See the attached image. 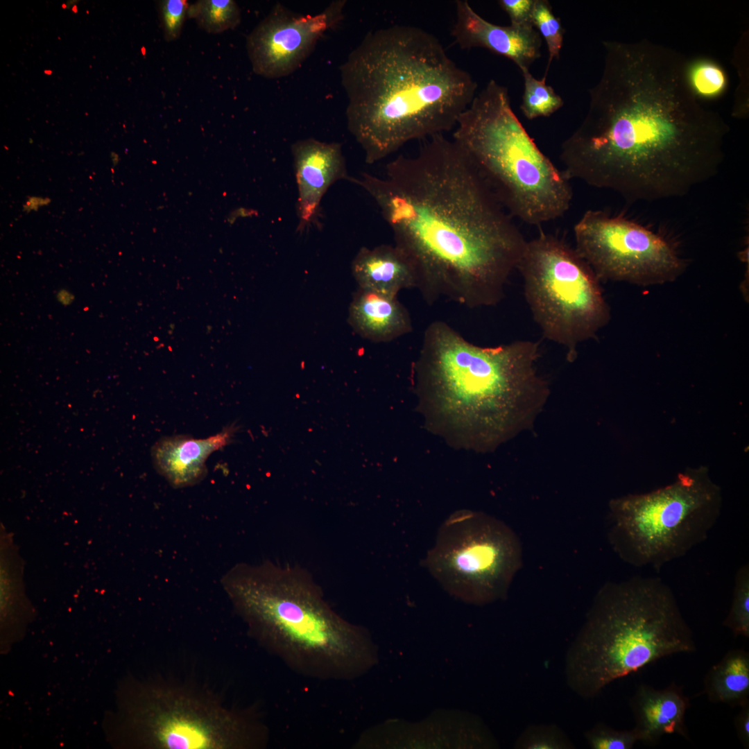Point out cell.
<instances>
[{
	"label": "cell",
	"mask_w": 749,
	"mask_h": 749,
	"mask_svg": "<svg viewBox=\"0 0 749 749\" xmlns=\"http://www.w3.org/2000/svg\"><path fill=\"white\" fill-rule=\"evenodd\" d=\"M603 46L586 116L561 146L568 178L630 202L684 196L712 178L729 128L695 93L689 61L646 40Z\"/></svg>",
	"instance_id": "cell-1"
},
{
	"label": "cell",
	"mask_w": 749,
	"mask_h": 749,
	"mask_svg": "<svg viewBox=\"0 0 749 749\" xmlns=\"http://www.w3.org/2000/svg\"><path fill=\"white\" fill-rule=\"evenodd\" d=\"M349 182L377 204L427 303L503 299L527 241L456 141L434 135L388 163L384 178L364 172Z\"/></svg>",
	"instance_id": "cell-2"
},
{
	"label": "cell",
	"mask_w": 749,
	"mask_h": 749,
	"mask_svg": "<svg viewBox=\"0 0 749 749\" xmlns=\"http://www.w3.org/2000/svg\"><path fill=\"white\" fill-rule=\"evenodd\" d=\"M340 73L347 129L369 164L455 128L477 88L436 36L411 25L368 32Z\"/></svg>",
	"instance_id": "cell-3"
},
{
	"label": "cell",
	"mask_w": 749,
	"mask_h": 749,
	"mask_svg": "<svg viewBox=\"0 0 749 749\" xmlns=\"http://www.w3.org/2000/svg\"><path fill=\"white\" fill-rule=\"evenodd\" d=\"M539 356L537 342L481 347L444 321L432 322L413 365L414 390L427 429L454 447L495 449L548 395L536 368Z\"/></svg>",
	"instance_id": "cell-4"
},
{
	"label": "cell",
	"mask_w": 749,
	"mask_h": 749,
	"mask_svg": "<svg viewBox=\"0 0 749 749\" xmlns=\"http://www.w3.org/2000/svg\"><path fill=\"white\" fill-rule=\"evenodd\" d=\"M221 583L253 636L295 673L350 680L376 662L367 630L336 612L304 568L240 562Z\"/></svg>",
	"instance_id": "cell-5"
},
{
	"label": "cell",
	"mask_w": 749,
	"mask_h": 749,
	"mask_svg": "<svg viewBox=\"0 0 749 749\" xmlns=\"http://www.w3.org/2000/svg\"><path fill=\"white\" fill-rule=\"evenodd\" d=\"M696 649L674 593L661 578L635 576L608 582L568 647L565 680L574 693L590 700L616 680Z\"/></svg>",
	"instance_id": "cell-6"
},
{
	"label": "cell",
	"mask_w": 749,
	"mask_h": 749,
	"mask_svg": "<svg viewBox=\"0 0 749 749\" xmlns=\"http://www.w3.org/2000/svg\"><path fill=\"white\" fill-rule=\"evenodd\" d=\"M491 80L460 115L453 139L467 153L508 213L540 225L569 209L570 179L537 147Z\"/></svg>",
	"instance_id": "cell-7"
},
{
	"label": "cell",
	"mask_w": 749,
	"mask_h": 749,
	"mask_svg": "<svg viewBox=\"0 0 749 749\" xmlns=\"http://www.w3.org/2000/svg\"><path fill=\"white\" fill-rule=\"evenodd\" d=\"M722 507V490L707 467H688L664 487L612 499L608 540L623 562L657 571L705 542Z\"/></svg>",
	"instance_id": "cell-8"
},
{
	"label": "cell",
	"mask_w": 749,
	"mask_h": 749,
	"mask_svg": "<svg viewBox=\"0 0 749 749\" xmlns=\"http://www.w3.org/2000/svg\"><path fill=\"white\" fill-rule=\"evenodd\" d=\"M107 734L123 735L137 745L154 748H257L265 746L268 730L246 710L233 712L209 698L169 686L140 685L123 698Z\"/></svg>",
	"instance_id": "cell-9"
},
{
	"label": "cell",
	"mask_w": 749,
	"mask_h": 749,
	"mask_svg": "<svg viewBox=\"0 0 749 749\" xmlns=\"http://www.w3.org/2000/svg\"><path fill=\"white\" fill-rule=\"evenodd\" d=\"M517 269L544 337L562 345L573 361L578 346L610 318L600 279L575 248L544 233L527 241Z\"/></svg>",
	"instance_id": "cell-10"
},
{
	"label": "cell",
	"mask_w": 749,
	"mask_h": 749,
	"mask_svg": "<svg viewBox=\"0 0 749 749\" xmlns=\"http://www.w3.org/2000/svg\"><path fill=\"white\" fill-rule=\"evenodd\" d=\"M522 562L514 531L483 512L460 510L438 529L424 564L450 594L485 604L504 598Z\"/></svg>",
	"instance_id": "cell-11"
},
{
	"label": "cell",
	"mask_w": 749,
	"mask_h": 749,
	"mask_svg": "<svg viewBox=\"0 0 749 749\" xmlns=\"http://www.w3.org/2000/svg\"><path fill=\"white\" fill-rule=\"evenodd\" d=\"M574 233L576 250L600 280L660 284L674 281L686 268L672 243L623 215L588 210Z\"/></svg>",
	"instance_id": "cell-12"
},
{
	"label": "cell",
	"mask_w": 749,
	"mask_h": 749,
	"mask_svg": "<svg viewBox=\"0 0 749 749\" xmlns=\"http://www.w3.org/2000/svg\"><path fill=\"white\" fill-rule=\"evenodd\" d=\"M345 2L334 1L313 15L297 13L276 3L247 37L253 71L267 78H279L298 69L321 36L343 19Z\"/></svg>",
	"instance_id": "cell-13"
},
{
	"label": "cell",
	"mask_w": 749,
	"mask_h": 749,
	"mask_svg": "<svg viewBox=\"0 0 749 749\" xmlns=\"http://www.w3.org/2000/svg\"><path fill=\"white\" fill-rule=\"evenodd\" d=\"M291 150L298 189L297 230L301 232L317 220L321 200L331 185L348 180L350 175L339 143L307 138L293 143Z\"/></svg>",
	"instance_id": "cell-14"
},
{
	"label": "cell",
	"mask_w": 749,
	"mask_h": 749,
	"mask_svg": "<svg viewBox=\"0 0 749 749\" xmlns=\"http://www.w3.org/2000/svg\"><path fill=\"white\" fill-rule=\"evenodd\" d=\"M462 49L484 48L513 60L520 70L528 69L541 56L542 37L533 26H500L476 13L467 1H456L451 30Z\"/></svg>",
	"instance_id": "cell-15"
},
{
	"label": "cell",
	"mask_w": 749,
	"mask_h": 749,
	"mask_svg": "<svg viewBox=\"0 0 749 749\" xmlns=\"http://www.w3.org/2000/svg\"><path fill=\"white\" fill-rule=\"evenodd\" d=\"M238 429L239 427L232 424L204 439H195L187 435L161 438L151 450L154 466L174 488L196 484L207 473L205 465L207 458L230 444Z\"/></svg>",
	"instance_id": "cell-16"
},
{
	"label": "cell",
	"mask_w": 749,
	"mask_h": 749,
	"mask_svg": "<svg viewBox=\"0 0 749 749\" xmlns=\"http://www.w3.org/2000/svg\"><path fill=\"white\" fill-rule=\"evenodd\" d=\"M629 705L635 721L632 729L638 741L655 746L663 735L671 734L690 740L685 723L690 701L682 687L675 682L661 689L642 683L630 698Z\"/></svg>",
	"instance_id": "cell-17"
},
{
	"label": "cell",
	"mask_w": 749,
	"mask_h": 749,
	"mask_svg": "<svg viewBox=\"0 0 749 749\" xmlns=\"http://www.w3.org/2000/svg\"><path fill=\"white\" fill-rule=\"evenodd\" d=\"M348 322L358 335L374 343L390 342L413 330L410 313L397 296L361 288L353 294Z\"/></svg>",
	"instance_id": "cell-18"
},
{
	"label": "cell",
	"mask_w": 749,
	"mask_h": 749,
	"mask_svg": "<svg viewBox=\"0 0 749 749\" xmlns=\"http://www.w3.org/2000/svg\"><path fill=\"white\" fill-rule=\"evenodd\" d=\"M351 268L353 277L361 289L397 296L402 290L417 286L411 263L395 245L361 248Z\"/></svg>",
	"instance_id": "cell-19"
},
{
	"label": "cell",
	"mask_w": 749,
	"mask_h": 749,
	"mask_svg": "<svg viewBox=\"0 0 749 749\" xmlns=\"http://www.w3.org/2000/svg\"><path fill=\"white\" fill-rule=\"evenodd\" d=\"M1 623L3 648L20 639L30 621V608L27 606L21 585V569L19 560L10 544L1 545Z\"/></svg>",
	"instance_id": "cell-20"
},
{
	"label": "cell",
	"mask_w": 749,
	"mask_h": 749,
	"mask_svg": "<svg viewBox=\"0 0 749 749\" xmlns=\"http://www.w3.org/2000/svg\"><path fill=\"white\" fill-rule=\"evenodd\" d=\"M704 689L709 701L732 707L749 702V653L743 649L728 651L713 665L704 678Z\"/></svg>",
	"instance_id": "cell-21"
},
{
	"label": "cell",
	"mask_w": 749,
	"mask_h": 749,
	"mask_svg": "<svg viewBox=\"0 0 749 749\" xmlns=\"http://www.w3.org/2000/svg\"><path fill=\"white\" fill-rule=\"evenodd\" d=\"M187 17L205 31L219 33L239 24L241 11L233 0H199L189 5Z\"/></svg>",
	"instance_id": "cell-22"
},
{
	"label": "cell",
	"mask_w": 749,
	"mask_h": 749,
	"mask_svg": "<svg viewBox=\"0 0 749 749\" xmlns=\"http://www.w3.org/2000/svg\"><path fill=\"white\" fill-rule=\"evenodd\" d=\"M524 80V92L520 108L528 119L547 117L563 105L562 98L546 84V77L535 78L528 69L521 70Z\"/></svg>",
	"instance_id": "cell-23"
},
{
	"label": "cell",
	"mask_w": 749,
	"mask_h": 749,
	"mask_svg": "<svg viewBox=\"0 0 749 749\" xmlns=\"http://www.w3.org/2000/svg\"><path fill=\"white\" fill-rule=\"evenodd\" d=\"M723 625L734 637H749V565L746 563L737 571L732 604Z\"/></svg>",
	"instance_id": "cell-24"
},
{
	"label": "cell",
	"mask_w": 749,
	"mask_h": 749,
	"mask_svg": "<svg viewBox=\"0 0 749 749\" xmlns=\"http://www.w3.org/2000/svg\"><path fill=\"white\" fill-rule=\"evenodd\" d=\"M532 20L533 26L537 28L547 45L549 60L544 74L546 76L552 60L559 58L563 43V31L559 19L553 15L548 1L535 0Z\"/></svg>",
	"instance_id": "cell-25"
},
{
	"label": "cell",
	"mask_w": 749,
	"mask_h": 749,
	"mask_svg": "<svg viewBox=\"0 0 749 749\" xmlns=\"http://www.w3.org/2000/svg\"><path fill=\"white\" fill-rule=\"evenodd\" d=\"M688 76L695 93L700 98L716 97L726 86L724 71L718 64L707 59L689 62Z\"/></svg>",
	"instance_id": "cell-26"
},
{
	"label": "cell",
	"mask_w": 749,
	"mask_h": 749,
	"mask_svg": "<svg viewBox=\"0 0 749 749\" xmlns=\"http://www.w3.org/2000/svg\"><path fill=\"white\" fill-rule=\"evenodd\" d=\"M515 748L572 749L574 745L556 724L530 725L516 741Z\"/></svg>",
	"instance_id": "cell-27"
},
{
	"label": "cell",
	"mask_w": 749,
	"mask_h": 749,
	"mask_svg": "<svg viewBox=\"0 0 749 749\" xmlns=\"http://www.w3.org/2000/svg\"><path fill=\"white\" fill-rule=\"evenodd\" d=\"M584 737L592 749H631L638 741L633 729L618 730L602 722L586 731Z\"/></svg>",
	"instance_id": "cell-28"
},
{
	"label": "cell",
	"mask_w": 749,
	"mask_h": 749,
	"mask_svg": "<svg viewBox=\"0 0 749 749\" xmlns=\"http://www.w3.org/2000/svg\"><path fill=\"white\" fill-rule=\"evenodd\" d=\"M189 4L185 0H163L159 1L161 26L167 42L177 40L187 17Z\"/></svg>",
	"instance_id": "cell-29"
},
{
	"label": "cell",
	"mask_w": 749,
	"mask_h": 749,
	"mask_svg": "<svg viewBox=\"0 0 749 749\" xmlns=\"http://www.w3.org/2000/svg\"><path fill=\"white\" fill-rule=\"evenodd\" d=\"M534 1L535 0H500L498 2L508 15L510 24L524 26H533L532 11Z\"/></svg>",
	"instance_id": "cell-30"
},
{
	"label": "cell",
	"mask_w": 749,
	"mask_h": 749,
	"mask_svg": "<svg viewBox=\"0 0 749 749\" xmlns=\"http://www.w3.org/2000/svg\"><path fill=\"white\" fill-rule=\"evenodd\" d=\"M734 720L737 736L746 749L749 748V702L741 706Z\"/></svg>",
	"instance_id": "cell-31"
},
{
	"label": "cell",
	"mask_w": 749,
	"mask_h": 749,
	"mask_svg": "<svg viewBox=\"0 0 749 749\" xmlns=\"http://www.w3.org/2000/svg\"><path fill=\"white\" fill-rule=\"evenodd\" d=\"M51 199L49 198L31 196L28 198L26 203L24 204L23 210L26 212L37 211L40 207L49 205Z\"/></svg>",
	"instance_id": "cell-32"
},
{
	"label": "cell",
	"mask_w": 749,
	"mask_h": 749,
	"mask_svg": "<svg viewBox=\"0 0 749 749\" xmlns=\"http://www.w3.org/2000/svg\"><path fill=\"white\" fill-rule=\"evenodd\" d=\"M57 296L58 301L64 304H69L74 300V296L65 290L60 291Z\"/></svg>",
	"instance_id": "cell-33"
}]
</instances>
